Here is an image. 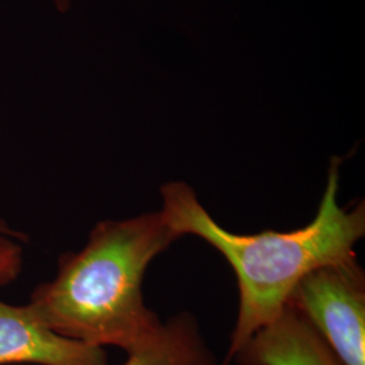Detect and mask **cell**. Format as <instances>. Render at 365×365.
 <instances>
[{
	"mask_svg": "<svg viewBox=\"0 0 365 365\" xmlns=\"http://www.w3.org/2000/svg\"><path fill=\"white\" fill-rule=\"evenodd\" d=\"M122 365H217L190 314L173 317L163 324L144 346L128 354Z\"/></svg>",
	"mask_w": 365,
	"mask_h": 365,
	"instance_id": "obj_6",
	"label": "cell"
},
{
	"mask_svg": "<svg viewBox=\"0 0 365 365\" xmlns=\"http://www.w3.org/2000/svg\"><path fill=\"white\" fill-rule=\"evenodd\" d=\"M341 164V157L330 160L327 188L313 221L287 233L235 235L214 221L187 182L161 187V214L170 229L180 238L200 237L235 269L238 317L221 365L230 364L249 339L283 313L306 274L318 267L356 257L353 248L365 235L364 202L351 211L339 206Z\"/></svg>",
	"mask_w": 365,
	"mask_h": 365,
	"instance_id": "obj_1",
	"label": "cell"
},
{
	"mask_svg": "<svg viewBox=\"0 0 365 365\" xmlns=\"http://www.w3.org/2000/svg\"><path fill=\"white\" fill-rule=\"evenodd\" d=\"M342 365H365V276L357 259L327 264L306 274L289 302Z\"/></svg>",
	"mask_w": 365,
	"mask_h": 365,
	"instance_id": "obj_3",
	"label": "cell"
},
{
	"mask_svg": "<svg viewBox=\"0 0 365 365\" xmlns=\"http://www.w3.org/2000/svg\"><path fill=\"white\" fill-rule=\"evenodd\" d=\"M0 235H13V237H16V238H19V240H22V241L26 240V237H25L24 233L14 230V229H11V227L7 225V222L3 221V220H0Z\"/></svg>",
	"mask_w": 365,
	"mask_h": 365,
	"instance_id": "obj_8",
	"label": "cell"
},
{
	"mask_svg": "<svg viewBox=\"0 0 365 365\" xmlns=\"http://www.w3.org/2000/svg\"><path fill=\"white\" fill-rule=\"evenodd\" d=\"M72 1L73 0H52L56 11H58L60 14L68 13L72 7Z\"/></svg>",
	"mask_w": 365,
	"mask_h": 365,
	"instance_id": "obj_9",
	"label": "cell"
},
{
	"mask_svg": "<svg viewBox=\"0 0 365 365\" xmlns=\"http://www.w3.org/2000/svg\"><path fill=\"white\" fill-rule=\"evenodd\" d=\"M179 238L161 211L98 222L86 247L60 257L56 277L37 286L29 304L63 337L134 352L163 325L145 306V272Z\"/></svg>",
	"mask_w": 365,
	"mask_h": 365,
	"instance_id": "obj_2",
	"label": "cell"
},
{
	"mask_svg": "<svg viewBox=\"0 0 365 365\" xmlns=\"http://www.w3.org/2000/svg\"><path fill=\"white\" fill-rule=\"evenodd\" d=\"M19 238L0 235V287L18 279L25 262V250Z\"/></svg>",
	"mask_w": 365,
	"mask_h": 365,
	"instance_id": "obj_7",
	"label": "cell"
},
{
	"mask_svg": "<svg viewBox=\"0 0 365 365\" xmlns=\"http://www.w3.org/2000/svg\"><path fill=\"white\" fill-rule=\"evenodd\" d=\"M108 365L103 348L56 333L26 304L0 300V365Z\"/></svg>",
	"mask_w": 365,
	"mask_h": 365,
	"instance_id": "obj_4",
	"label": "cell"
},
{
	"mask_svg": "<svg viewBox=\"0 0 365 365\" xmlns=\"http://www.w3.org/2000/svg\"><path fill=\"white\" fill-rule=\"evenodd\" d=\"M235 360L238 365H342L310 321L291 303L249 339Z\"/></svg>",
	"mask_w": 365,
	"mask_h": 365,
	"instance_id": "obj_5",
	"label": "cell"
}]
</instances>
